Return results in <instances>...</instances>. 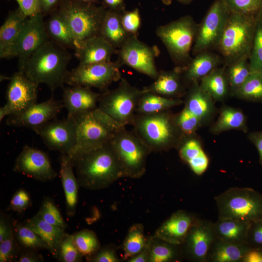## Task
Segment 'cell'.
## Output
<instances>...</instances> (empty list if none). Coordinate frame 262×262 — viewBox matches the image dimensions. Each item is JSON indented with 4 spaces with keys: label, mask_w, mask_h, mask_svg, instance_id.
<instances>
[{
    "label": "cell",
    "mask_w": 262,
    "mask_h": 262,
    "mask_svg": "<svg viewBox=\"0 0 262 262\" xmlns=\"http://www.w3.org/2000/svg\"><path fill=\"white\" fill-rule=\"evenodd\" d=\"M79 185L98 190L123 178L116 156L110 143L71 158Z\"/></svg>",
    "instance_id": "cell-1"
},
{
    "label": "cell",
    "mask_w": 262,
    "mask_h": 262,
    "mask_svg": "<svg viewBox=\"0 0 262 262\" xmlns=\"http://www.w3.org/2000/svg\"><path fill=\"white\" fill-rule=\"evenodd\" d=\"M67 49L49 40L26 62L21 70L33 81L47 85L52 92L64 87L71 59Z\"/></svg>",
    "instance_id": "cell-2"
},
{
    "label": "cell",
    "mask_w": 262,
    "mask_h": 262,
    "mask_svg": "<svg viewBox=\"0 0 262 262\" xmlns=\"http://www.w3.org/2000/svg\"><path fill=\"white\" fill-rule=\"evenodd\" d=\"M133 131L151 152L177 148L184 135L169 110L154 114L136 113L131 124Z\"/></svg>",
    "instance_id": "cell-3"
},
{
    "label": "cell",
    "mask_w": 262,
    "mask_h": 262,
    "mask_svg": "<svg viewBox=\"0 0 262 262\" xmlns=\"http://www.w3.org/2000/svg\"><path fill=\"white\" fill-rule=\"evenodd\" d=\"M258 16L231 11L216 50L223 66L249 59Z\"/></svg>",
    "instance_id": "cell-4"
},
{
    "label": "cell",
    "mask_w": 262,
    "mask_h": 262,
    "mask_svg": "<svg viewBox=\"0 0 262 262\" xmlns=\"http://www.w3.org/2000/svg\"><path fill=\"white\" fill-rule=\"evenodd\" d=\"M72 118L76 126L77 141L68 155L71 158L110 143L118 131L124 127L98 108Z\"/></svg>",
    "instance_id": "cell-5"
},
{
    "label": "cell",
    "mask_w": 262,
    "mask_h": 262,
    "mask_svg": "<svg viewBox=\"0 0 262 262\" xmlns=\"http://www.w3.org/2000/svg\"><path fill=\"white\" fill-rule=\"evenodd\" d=\"M197 25L191 16L186 15L159 26L156 30L157 36L177 67L184 68L192 59L190 53L196 37Z\"/></svg>",
    "instance_id": "cell-6"
},
{
    "label": "cell",
    "mask_w": 262,
    "mask_h": 262,
    "mask_svg": "<svg viewBox=\"0 0 262 262\" xmlns=\"http://www.w3.org/2000/svg\"><path fill=\"white\" fill-rule=\"evenodd\" d=\"M58 9L73 33L77 49L85 40L99 35L107 10L102 5L63 0Z\"/></svg>",
    "instance_id": "cell-7"
},
{
    "label": "cell",
    "mask_w": 262,
    "mask_h": 262,
    "mask_svg": "<svg viewBox=\"0 0 262 262\" xmlns=\"http://www.w3.org/2000/svg\"><path fill=\"white\" fill-rule=\"evenodd\" d=\"M215 200L219 218L249 223L262 219V194L252 188H230Z\"/></svg>",
    "instance_id": "cell-8"
},
{
    "label": "cell",
    "mask_w": 262,
    "mask_h": 262,
    "mask_svg": "<svg viewBox=\"0 0 262 262\" xmlns=\"http://www.w3.org/2000/svg\"><path fill=\"white\" fill-rule=\"evenodd\" d=\"M110 144L120 166L123 178L139 179L146 171L147 158L151 152L133 131L120 129Z\"/></svg>",
    "instance_id": "cell-9"
},
{
    "label": "cell",
    "mask_w": 262,
    "mask_h": 262,
    "mask_svg": "<svg viewBox=\"0 0 262 262\" xmlns=\"http://www.w3.org/2000/svg\"><path fill=\"white\" fill-rule=\"evenodd\" d=\"M142 94V89L131 85L122 77L115 88L100 94L98 108L120 126L126 127L131 124Z\"/></svg>",
    "instance_id": "cell-10"
},
{
    "label": "cell",
    "mask_w": 262,
    "mask_h": 262,
    "mask_svg": "<svg viewBox=\"0 0 262 262\" xmlns=\"http://www.w3.org/2000/svg\"><path fill=\"white\" fill-rule=\"evenodd\" d=\"M230 13L223 0H214L197 25L193 56L205 51H216Z\"/></svg>",
    "instance_id": "cell-11"
},
{
    "label": "cell",
    "mask_w": 262,
    "mask_h": 262,
    "mask_svg": "<svg viewBox=\"0 0 262 262\" xmlns=\"http://www.w3.org/2000/svg\"><path fill=\"white\" fill-rule=\"evenodd\" d=\"M121 66L116 61H107L89 65H79L68 71L65 83L69 86L82 85L104 92L122 78Z\"/></svg>",
    "instance_id": "cell-12"
},
{
    "label": "cell",
    "mask_w": 262,
    "mask_h": 262,
    "mask_svg": "<svg viewBox=\"0 0 262 262\" xmlns=\"http://www.w3.org/2000/svg\"><path fill=\"white\" fill-rule=\"evenodd\" d=\"M160 53L156 46H149L140 40L136 35H131L117 50L116 62L126 65L155 80L159 73L155 58Z\"/></svg>",
    "instance_id": "cell-13"
},
{
    "label": "cell",
    "mask_w": 262,
    "mask_h": 262,
    "mask_svg": "<svg viewBox=\"0 0 262 262\" xmlns=\"http://www.w3.org/2000/svg\"><path fill=\"white\" fill-rule=\"evenodd\" d=\"M50 150L69 155L77 141L76 124L72 117L54 119L33 130Z\"/></svg>",
    "instance_id": "cell-14"
},
{
    "label": "cell",
    "mask_w": 262,
    "mask_h": 262,
    "mask_svg": "<svg viewBox=\"0 0 262 262\" xmlns=\"http://www.w3.org/2000/svg\"><path fill=\"white\" fill-rule=\"evenodd\" d=\"M13 170L42 182L52 180L58 175L45 152L27 145L16 158Z\"/></svg>",
    "instance_id": "cell-15"
},
{
    "label": "cell",
    "mask_w": 262,
    "mask_h": 262,
    "mask_svg": "<svg viewBox=\"0 0 262 262\" xmlns=\"http://www.w3.org/2000/svg\"><path fill=\"white\" fill-rule=\"evenodd\" d=\"M9 80L5 105L9 109L10 115L20 113L37 103L38 83L19 70Z\"/></svg>",
    "instance_id": "cell-16"
},
{
    "label": "cell",
    "mask_w": 262,
    "mask_h": 262,
    "mask_svg": "<svg viewBox=\"0 0 262 262\" xmlns=\"http://www.w3.org/2000/svg\"><path fill=\"white\" fill-rule=\"evenodd\" d=\"M64 107L62 100L51 97L46 101L32 105L20 113L8 116L6 123L11 127L33 130L56 119Z\"/></svg>",
    "instance_id": "cell-17"
},
{
    "label": "cell",
    "mask_w": 262,
    "mask_h": 262,
    "mask_svg": "<svg viewBox=\"0 0 262 262\" xmlns=\"http://www.w3.org/2000/svg\"><path fill=\"white\" fill-rule=\"evenodd\" d=\"M215 239L213 224L196 219L181 245L183 256L196 262L207 260Z\"/></svg>",
    "instance_id": "cell-18"
},
{
    "label": "cell",
    "mask_w": 262,
    "mask_h": 262,
    "mask_svg": "<svg viewBox=\"0 0 262 262\" xmlns=\"http://www.w3.org/2000/svg\"><path fill=\"white\" fill-rule=\"evenodd\" d=\"M44 16L40 13L28 18L16 44L14 58L18 59V70L44 43L49 40L47 34Z\"/></svg>",
    "instance_id": "cell-19"
},
{
    "label": "cell",
    "mask_w": 262,
    "mask_h": 262,
    "mask_svg": "<svg viewBox=\"0 0 262 262\" xmlns=\"http://www.w3.org/2000/svg\"><path fill=\"white\" fill-rule=\"evenodd\" d=\"M28 18L19 8L9 13L0 28L1 59L14 58L16 44Z\"/></svg>",
    "instance_id": "cell-20"
},
{
    "label": "cell",
    "mask_w": 262,
    "mask_h": 262,
    "mask_svg": "<svg viewBox=\"0 0 262 262\" xmlns=\"http://www.w3.org/2000/svg\"><path fill=\"white\" fill-rule=\"evenodd\" d=\"M63 100L64 107L67 111V117L90 112L98 108L100 93L94 92L92 88L82 85L64 87Z\"/></svg>",
    "instance_id": "cell-21"
},
{
    "label": "cell",
    "mask_w": 262,
    "mask_h": 262,
    "mask_svg": "<svg viewBox=\"0 0 262 262\" xmlns=\"http://www.w3.org/2000/svg\"><path fill=\"white\" fill-rule=\"evenodd\" d=\"M196 219L186 211H178L163 222L153 235L169 243L181 245Z\"/></svg>",
    "instance_id": "cell-22"
},
{
    "label": "cell",
    "mask_w": 262,
    "mask_h": 262,
    "mask_svg": "<svg viewBox=\"0 0 262 262\" xmlns=\"http://www.w3.org/2000/svg\"><path fill=\"white\" fill-rule=\"evenodd\" d=\"M220 55L214 51H205L194 56L188 64L182 68L183 82L187 88L201 79L215 68L223 65Z\"/></svg>",
    "instance_id": "cell-23"
},
{
    "label": "cell",
    "mask_w": 262,
    "mask_h": 262,
    "mask_svg": "<svg viewBox=\"0 0 262 262\" xmlns=\"http://www.w3.org/2000/svg\"><path fill=\"white\" fill-rule=\"evenodd\" d=\"M181 72L182 68L177 66L172 70H160L154 82L142 89L143 93L150 92L166 97L180 98L186 92Z\"/></svg>",
    "instance_id": "cell-24"
},
{
    "label": "cell",
    "mask_w": 262,
    "mask_h": 262,
    "mask_svg": "<svg viewBox=\"0 0 262 262\" xmlns=\"http://www.w3.org/2000/svg\"><path fill=\"white\" fill-rule=\"evenodd\" d=\"M117 50L102 36L98 35L85 40L74 51L79 65H85L110 61Z\"/></svg>",
    "instance_id": "cell-25"
},
{
    "label": "cell",
    "mask_w": 262,
    "mask_h": 262,
    "mask_svg": "<svg viewBox=\"0 0 262 262\" xmlns=\"http://www.w3.org/2000/svg\"><path fill=\"white\" fill-rule=\"evenodd\" d=\"M184 107L198 117L202 124L209 121L214 115V100L200 85L195 82L190 85L185 94Z\"/></svg>",
    "instance_id": "cell-26"
},
{
    "label": "cell",
    "mask_w": 262,
    "mask_h": 262,
    "mask_svg": "<svg viewBox=\"0 0 262 262\" xmlns=\"http://www.w3.org/2000/svg\"><path fill=\"white\" fill-rule=\"evenodd\" d=\"M60 174L66 198V213L73 217L76 212L79 184L75 176L74 163L67 154L61 153L59 158Z\"/></svg>",
    "instance_id": "cell-27"
},
{
    "label": "cell",
    "mask_w": 262,
    "mask_h": 262,
    "mask_svg": "<svg viewBox=\"0 0 262 262\" xmlns=\"http://www.w3.org/2000/svg\"><path fill=\"white\" fill-rule=\"evenodd\" d=\"M177 148L181 159L196 174L201 175L205 172L209 165V159L194 135L184 136Z\"/></svg>",
    "instance_id": "cell-28"
},
{
    "label": "cell",
    "mask_w": 262,
    "mask_h": 262,
    "mask_svg": "<svg viewBox=\"0 0 262 262\" xmlns=\"http://www.w3.org/2000/svg\"><path fill=\"white\" fill-rule=\"evenodd\" d=\"M44 24L50 41L66 49H77L73 33L58 9L49 15Z\"/></svg>",
    "instance_id": "cell-29"
},
{
    "label": "cell",
    "mask_w": 262,
    "mask_h": 262,
    "mask_svg": "<svg viewBox=\"0 0 262 262\" xmlns=\"http://www.w3.org/2000/svg\"><path fill=\"white\" fill-rule=\"evenodd\" d=\"M122 12L106 10L99 33V35L116 49H118L131 35L122 24Z\"/></svg>",
    "instance_id": "cell-30"
},
{
    "label": "cell",
    "mask_w": 262,
    "mask_h": 262,
    "mask_svg": "<svg viewBox=\"0 0 262 262\" xmlns=\"http://www.w3.org/2000/svg\"><path fill=\"white\" fill-rule=\"evenodd\" d=\"M250 224L229 218H219L214 224H213V226L216 239L232 243L246 244Z\"/></svg>",
    "instance_id": "cell-31"
},
{
    "label": "cell",
    "mask_w": 262,
    "mask_h": 262,
    "mask_svg": "<svg viewBox=\"0 0 262 262\" xmlns=\"http://www.w3.org/2000/svg\"><path fill=\"white\" fill-rule=\"evenodd\" d=\"M251 248L246 244L236 243L216 238L210 249L208 259L214 262H243Z\"/></svg>",
    "instance_id": "cell-32"
},
{
    "label": "cell",
    "mask_w": 262,
    "mask_h": 262,
    "mask_svg": "<svg viewBox=\"0 0 262 262\" xmlns=\"http://www.w3.org/2000/svg\"><path fill=\"white\" fill-rule=\"evenodd\" d=\"M24 223L41 238L47 244L49 250L55 256L59 245L66 233L65 230L48 223L37 213Z\"/></svg>",
    "instance_id": "cell-33"
},
{
    "label": "cell",
    "mask_w": 262,
    "mask_h": 262,
    "mask_svg": "<svg viewBox=\"0 0 262 262\" xmlns=\"http://www.w3.org/2000/svg\"><path fill=\"white\" fill-rule=\"evenodd\" d=\"M200 86L214 101H222L230 95L225 66H220L201 79Z\"/></svg>",
    "instance_id": "cell-34"
},
{
    "label": "cell",
    "mask_w": 262,
    "mask_h": 262,
    "mask_svg": "<svg viewBox=\"0 0 262 262\" xmlns=\"http://www.w3.org/2000/svg\"><path fill=\"white\" fill-rule=\"evenodd\" d=\"M231 130L247 132L246 117L240 109L224 106L221 109L218 119L212 126L210 131L214 134H218Z\"/></svg>",
    "instance_id": "cell-35"
},
{
    "label": "cell",
    "mask_w": 262,
    "mask_h": 262,
    "mask_svg": "<svg viewBox=\"0 0 262 262\" xmlns=\"http://www.w3.org/2000/svg\"><path fill=\"white\" fill-rule=\"evenodd\" d=\"M183 104L180 98H172L157 94L143 93L138 102L136 112L139 114H154L169 110L171 108Z\"/></svg>",
    "instance_id": "cell-36"
},
{
    "label": "cell",
    "mask_w": 262,
    "mask_h": 262,
    "mask_svg": "<svg viewBox=\"0 0 262 262\" xmlns=\"http://www.w3.org/2000/svg\"><path fill=\"white\" fill-rule=\"evenodd\" d=\"M183 257L181 245H175L154 235L150 236L148 262L178 261Z\"/></svg>",
    "instance_id": "cell-37"
},
{
    "label": "cell",
    "mask_w": 262,
    "mask_h": 262,
    "mask_svg": "<svg viewBox=\"0 0 262 262\" xmlns=\"http://www.w3.org/2000/svg\"><path fill=\"white\" fill-rule=\"evenodd\" d=\"M148 237L145 234L143 225H131L122 244L123 261H127L141 252L146 246Z\"/></svg>",
    "instance_id": "cell-38"
},
{
    "label": "cell",
    "mask_w": 262,
    "mask_h": 262,
    "mask_svg": "<svg viewBox=\"0 0 262 262\" xmlns=\"http://www.w3.org/2000/svg\"><path fill=\"white\" fill-rule=\"evenodd\" d=\"M225 66L229 86L230 95L233 96L251 73L248 59H241Z\"/></svg>",
    "instance_id": "cell-39"
},
{
    "label": "cell",
    "mask_w": 262,
    "mask_h": 262,
    "mask_svg": "<svg viewBox=\"0 0 262 262\" xmlns=\"http://www.w3.org/2000/svg\"><path fill=\"white\" fill-rule=\"evenodd\" d=\"M14 232L15 238L21 248L36 251L49 250L47 244L25 223L14 224Z\"/></svg>",
    "instance_id": "cell-40"
},
{
    "label": "cell",
    "mask_w": 262,
    "mask_h": 262,
    "mask_svg": "<svg viewBox=\"0 0 262 262\" xmlns=\"http://www.w3.org/2000/svg\"><path fill=\"white\" fill-rule=\"evenodd\" d=\"M233 96L247 101H262V74L251 72Z\"/></svg>",
    "instance_id": "cell-41"
},
{
    "label": "cell",
    "mask_w": 262,
    "mask_h": 262,
    "mask_svg": "<svg viewBox=\"0 0 262 262\" xmlns=\"http://www.w3.org/2000/svg\"><path fill=\"white\" fill-rule=\"evenodd\" d=\"M72 235L75 245L87 260L101 248L96 233L91 230L84 229Z\"/></svg>",
    "instance_id": "cell-42"
},
{
    "label": "cell",
    "mask_w": 262,
    "mask_h": 262,
    "mask_svg": "<svg viewBox=\"0 0 262 262\" xmlns=\"http://www.w3.org/2000/svg\"><path fill=\"white\" fill-rule=\"evenodd\" d=\"M251 72L262 74V13L257 18L252 47L248 59Z\"/></svg>",
    "instance_id": "cell-43"
},
{
    "label": "cell",
    "mask_w": 262,
    "mask_h": 262,
    "mask_svg": "<svg viewBox=\"0 0 262 262\" xmlns=\"http://www.w3.org/2000/svg\"><path fill=\"white\" fill-rule=\"evenodd\" d=\"M37 214L44 220L52 225L64 230L67 227V224L63 219L54 201L50 197L44 198Z\"/></svg>",
    "instance_id": "cell-44"
},
{
    "label": "cell",
    "mask_w": 262,
    "mask_h": 262,
    "mask_svg": "<svg viewBox=\"0 0 262 262\" xmlns=\"http://www.w3.org/2000/svg\"><path fill=\"white\" fill-rule=\"evenodd\" d=\"M82 254L74 244L72 235L66 233L58 247L55 257L62 262H82Z\"/></svg>",
    "instance_id": "cell-45"
},
{
    "label": "cell",
    "mask_w": 262,
    "mask_h": 262,
    "mask_svg": "<svg viewBox=\"0 0 262 262\" xmlns=\"http://www.w3.org/2000/svg\"><path fill=\"white\" fill-rule=\"evenodd\" d=\"M176 125L184 136L195 134L196 131L202 124L196 115L184 107L179 113L175 115Z\"/></svg>",
    "instance_id": "cell-46"
},
{
    "label": "cell",
    "mask_w": 262,
    "mask_h": 262,
    "mask_svg": "<svg viewBox=\"0 0 262 262\" xmlns=\"http://www.w3.org/2000/svg\"><path fill=\"white\" fill-rule=\"evenodd\" d=\"M231 11L258 16L262 13V0H223Z\"/></svg>",
    "instance_id": "cell-47"
},
{
    "label": "cell",
    "mask_w": 262,
    "mask_h": 262,
    "mask_svg": "<svg viewBox=\"0 0 262 262\" xmlns=\"http://www.w3.org/2000/svg\"><path fill=\"white\" fill-rule=\"evenodd\" d=\"M21 247L15 238L14 232L0 243V262L13 261L21 252Z\"/></svg>",
    "instance_id": "cell-48"
},
{
    "label": "cell",
    "mask_w": 262,
    "mask_h": 262,
    "mask_svg": "<svg viewBox=\"0 0 262 262\" xmlns=\"http://www.w3.org/2000/svg\"><path fill=\"white\" fill-rule=\"evenodd\" d=\"M121 22L125 30L131 35H136L141 24L139 10L138 8L132 11H124L121 13Z\"/></svg>",
    "instance_id": "cell-49"
},
{
    "label": "cell",
    "mask_w": 262,
    "mask_h": 262,
    "mask_svg": "<svg viewBox=\"0 0 262 262\" xmlns=\"http://www.w3.org/2000/svg\"><path fill=\"white\" fill-rule=\"evenodd\" d=\"M31 205L32 200L29 194L25 189L21 188L13 195L7 210L21 213L29 208Z\"/></svg>",
    "instance_id": "cell-50"
},
{
    "label": "cell",
    "mask_w": 262,
    "mask_h": 262,
    "mask_svg": "<svg viewBox=\"0 0 262 262\" xmlns=\"http://www.w3.org/2000/svg\"><path fill=\"white\" fill-rule=\"evenodd\" d=\"M117 247L114 245H106L101 247L97 252L87 260L92 262H120V259L117 254Z\"/></svg>",
    "instance_id": "cell-51"
},
{
    "label": "cell",
    "mask_w": 262,
    "mask_h": 262,
    "mask_svg": "<svg viewBox=\"0 0 262 262\" xmlns=\"http://www.w3.org/2000/svg\"><path fill=\"white\" fill-rule=\"evenodd\" d=\"M246 244L251 248H262V219L250 224Z\"/></svg>",
    "instance_id": "cell-52"
},
{
    "label": "cell",
    "mask_w": 262,
    "mask_h": 262,
    "mask_svg": "<svg viewBox=\"0 0 262 262\" xmlns=\"http://www.w3.org/2000/svg\"><path fill=\"white\" fill-rule=\"evenodd\" d=\"M19 8L27 17L35 16L41 13L39 0H15Z\"/></svg>",
    "instance_id": "cell-53"
},
{
    "label": "cell",
    "mask_w": 262,
    "mask_h": 262,
    "mask_svg": "<svg viewBox=\"0 0 262 262\" xmlns=\"http://www.w3.org/2000/svg\"><path fill=\"white\" fill-rule=\"evenodd\" d=\"M39 1L41 13L45 16L49 15L57 10L63 0H39Z\"/></svg>",
    "instance_id": "cell-54"
},
{
    "label": "cell",
    "mask_w": 262,
    "mask_h": 262,
    "mask_svg": "<svg viewBox=\"0 0 262 262\" xmlns=\"http://www.w3.org/2000/svg\"><path fill=\"white\" fill-rule=\"evenodd\" d=\"M42 256L37 253V251L31 249H23L20 252L18 262H43Z\"/></svg>",
    "instance_id": "cell-55"
},
{
    "label": "cell",
    "mask_w": 262,
    "mask_h": 262,
    "mask_svg": "<svg viewBox=\"0 0 262 262\" xmlns=\"http://www.w3.org/2000/svg\"><path fill=\"white\" fill-rule=\"evenodd\" d=\"M14 233L12 226L5 216L1 214L0 218V243Z\"/></svg>",
    "instance_id": "cell-56"
},
{
    "label": "cell",
    "mask_w": 262,
    "mask_h": 262,
    "mask_svg": "<svg viewBox=\"0 0 262 262\" xmlns=\"http://www.w3.org/2000/svg\"><path fill=\"white\" fill-rule=\"evenodd\" d=\"M150 236L148 237L146 246L139 253L130 258L128 262H148L150 249Z\"/></svg>",
    "instance_id": "cell-57"
},
{
    "label": "cell",
    "mask_w": 262,
    "mask_h": 262,
    "mask_svg": "<svg viewBox=\"0 0 262 262\" xmlns=\"http://www.w3.org/2000/svg\"><path fill=\"white\" fill-rule=\"evenodd\" d=\"M102 3L107 10L120 12L125 10V0H102Z\"/></svg>",
    "instance_id": "cell-58"
},
{
    "label": "cell",
    "mask_w": 262,
    "mask_h": 262,
    "mask_svg": "<svg viewBox=\"0 0 262 262\" xmlns=\"http://www.w3.org/2000/svg\"><path fill=\"white\" fill-rule=\"evenodd\" d=\"M248 137L257 148L259 154L260 162L262 165V131L250 132Z\"/></svg>",
    "instance_id": "cell-59"
},
{
    "label": "cell",
    "mask_w": 262,
    "mask_h": 262,
    "mask_svg": "<svg viewBox=\"0 0 262 262\" xmlns=\"http://www.w3.org/2000/svg\"><path fill=\"white\" fill-rule=\"evenodd\" d=\"M244 262H262V248H250L246 253Z\"/></svg>",
    "instance_id": "cell-60"
},
{
    "label": "cell",
    "mask_w": 262,
    "mask_h": 262,
    "mask_svg": "<svg viewBox=\"0 0 262 262\" xmlns=\"http://www.w3.org/2000/svg\"><path fill=\"white\" fill-rule=\"evenodd\" d=\"M174 0L177 1L183 4H188V3H190L191 1H192L194 0H161L162 2L166 5L170 4L172 2V1Z\"/></svg>",
    "instance_id": "cell-61"
},
{
    "label": "cell",
    "mask_w": 262,
    "mask_h": 262,
    "mask_svg": "<svg viewBox=\"0 0 262 262\" xmlns=\"http://www.w3.org/2000/svg\"><path fill=\"white\" fill-rule=\"evenodd\" d=\"M77 1L82 2L88 3H94L98 4L100 0H74Z\"/></svg>",
    "instance_id": "cell-62"
}]
</instances>
